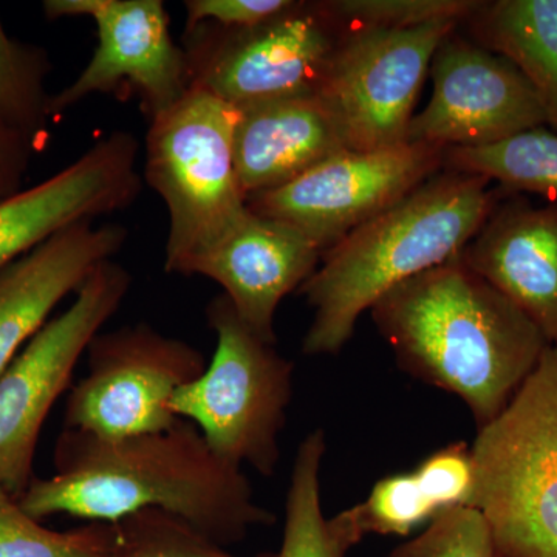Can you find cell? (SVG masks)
<instances>
[{"label":"cell","instance_id":"obj_15","mask_svg":"<svg viewBox=\"0 0 557 557\" xmlns=\"http://www.w3.org/2000/svg\"><path fill=\"white\" fill-rule=\"evenodd\" d=\"M321 251L278 220L249 211L239 226L194 260L185 276L218 282L256 335L276 344L278 304L317 271Z\"/></svg>","mask_w":557,"mask_h":557},{"label":"cell","instance_id":"obj_13","mask_svg":"<svg viewBox=\"0 0 557 557\" xmlns=\"http://www.w3.org/2000/svg\"><path fill=\"white\" fill-rule=\"evenodd\" d=\"M431 72L434 91L410 121L406 143L474 149L545 126L541 101L522 72L456 32L440 44Z\"/></svg>","mask_w":557,"mask_h":557},{"label":"cell","instance_id":"obj_23","mask_svg":"<svg viewBox=\"0 0 557 557\" xmlns=\"http://www.w3.org/2000/svg\"><path fill=\"white\" fill-rule=\"evenodd\" d=\"M50 70L42 47L11 39L0 21V127L27 141L35 152L49 138Z\"/></svg>","mask_w":557,"mask_h":557},{"label":"cell","instance_id":"obj_18","mask_svg":"<svg viewBox=\"0 0 557 557\" xmlns=\"http://www.w3.org/2000/svg\"><path fill=\"white\" fill-rule=\"evenodd\" d=\"M344 149L338 124L318 95L239 109L234 160L247 200L288 185Z\"/></svg>","mask_w":557,"mask_h":557},{"label":"cell","instance_id":"obj_29","mask_svg":"<svg viewBox=\"0 0 557 557\" xmlns=\"http://www.w3.org/2000/svg\"><path fill=\"white\" fill-rule=\"evenodd\" d=\"M33 153L27 141L0 127V201L21 193Z\"/></svg>","mask_w":557,"mask_h":557},{"label":"cell","instance_id":"obj_3","mask_svg":"<svg viewBox=\"0 0 557 557\" xmlns=\"http://www.w3.org/2000/svg\"><path fill=\"white\" fill-rule=\"evenodd\" d=\"M505 194L485 177L446 170L322 252L298 292L314 311L304 355H338L364 311L460 255Z\"/></svg>","mask_w":557,"mask_h":557},{"label":"cell","instance_id":"obj_28","mask_svg":"<svg viewBox=\"0 0 557 557\" xmlns=\"http://www.w3.org/2000/svg\"><path fill=\"white\" fill-rule=\"evenodd\" d=\"M293 0H186V27L209 24L226 28H248L281 16Z\"/></svg>","mask_w":557,"mask_h":557},{"label":"cell","instance_id":"obj_16","mask_svg":"<svg viewBox=\"0 0 557 557\" xmlns=\"http://www.w3.org/2000/svg\"><path fill=\"white\" fill-rule=\"evenodd\" d=\"M557 347V201L505 194L460 252Z\"/></svg>","mask_w":557,"mask_h":557},{"label":"cell","instance_id":"obj_14","mask_svg":"<svg viewBox=\"0 0 557 557\" xmlns=\"http://www.w3.org/2000/svg\"><path fill=\"white\" fill-rule=\"evenodd\" d=\"M138 152L131 132H112L53 177L0 201V270L75 223L134 203Z\"/></svg>","mask_w":557,"mask_h":557},{"label":"cell","instance_id":"obj_6","mask_svg":"<svg viewBox=\"0 0 557 557\" xmlns=\"http://www.w3.org/2000/svg\"><path fill=\"white\" fill-rule=\"evenodd\" d=\"M207 319L214 355L199 379L175 392L171 412L199 429L223 460L273 478L295 364L256 335L223 293L208 304Z\"/></svg>","mask_w":557,"mask_h":557},{"label":"cell","instance_id":"obj_8","mask_svg":"<svg viewBox=\"0 0 557 557\" xmlns=\"http://www.w3.org/2000/svg\"><path fill=\"white\" fill-rule=\"evenodd\" d=\"M336 27L321 3L309 2L256 27H186L189 87L237 109L317 95L338 44Z\"/></svg>","mask_w":557,"mask_h":557},{"label":"cell","instance_id":"obj_27","mask_svg":"<svg viewBox=\"0 0 557 557\" xmlns=\"http://www.w3.org/2000/svg\"><path fill=\"white\" fill-rule=\"evenodd\" d=\"M388 557H496L490 525L474 507L442 512L426 530Z\"/></svg>","mask_w":557,"mask_h":557},{"label":"cell","instance_id":"obj_19","mask_svg":"<svg viewBox=\"0 0 557 557\" xmlns=\"http://www.w3.org/2000/svg\"><path fill=\"white\" fill-rule=\"evenodd\" d=\"M482 47L507 58L536 91L557 134V0L483 2L468 20Z\"/></svg>","mask_w":557,"mask_h":557},{"label":"cell","instance_id":"obj_25","mask_svg":"<svg viewBox=\"0 0 557 557\" xmlns=\"http://www.w3.org/2000/svg\"><path fill=\"white\" fill-rule=\"evenodd\" d=\"M108 545V523L50 530L0 486V557H104Z\"/></svg>","mask_w":557,"mask_h":557},{"label":"cell","instance_id":"obj_24","mask_svg":"<svg viewBox=\"0 0 557 557\" xmlns=\"http://www.w3.org/2000/svg\"><path fill=\"white\" fill-rule=\"evenodd\" d=\"M104 557H240L231 555L186 520L160 509H143L108 523ZM251 557H276L262 553Z\"/></svg>","mask_w":557,"mask_h":557},{"label":"cell","instance_id":"obj_12","mask_svg":"<svg viewBox=\"0 0 557 557\" xmlns=\"http://www.w3.org/2000/svg\"><path fill=\"white\" fill-rule=\"evenodd\" d=\"M47 20L89 16L98 46L75 83L51 95V119L90 95L132 91L148 120L177 104L189 90L188 62L170 32L161 0H47Z\"/></svg>","mask_w":557,"mask_h":557},{"label":"cell","instance_id":"obj_17","mask_svg":"<svg viewBox=\"0 0 557 557\" xmlns=\"http://www.w3.org/2000/svg\"><path fill=\"white\" fill-rule=\"evenodd\" d=\"M119 223H75L0 270V375L102 262L124 247Z\"/></svg>","mask_w":557,"mask_h":557},{"label":"cell","instance_id":"obj_22","mask_svg":"<svg viewBox=\"0 0 557 557\" xmlns=\"http://www.w3.org/2000/svg\"><path fill=\"white\" fill-rule=\"evenodd\" d=\"M327 442L314 429L300 442L285 498V525L276 557H347L350 549L332 533L322 511L321 469Z\"/></svg>","mask_w":557,"mask_h":557},{"label":"cell","instance_id":"obj_10","mask_svg":"<svg viewBox=\"0 0 557 557\" xmlns=\"http://www.w3.org/2000/svg\"><path fill=\"white\" fill-rule=\"evenodd\" d=\"M457 25L341 33L317 95L332 112L348 150L369 152L406 143L435 51Z\"/></svg>","mask_w":557,"mask_h":557},{"label":"cell","instance_id":"obj_7","mask_svg":"<svg viewBox=\"0 0 557 557\" xmlns=\"http://www.w3.org/2000/svg\"><path fill=\"white\" fill-rule=\"evenodd\" d=\"M132 276L108 260L75 293L72 306L50 319L0 375V486L20 500L30 486L36 448L54 403L91 339L129 293Z\"/></svg>","mask_w":557,"mask_h":557},{"label":"cell","instance_id":"obj_20","mask_svg":"<svg viewBox=\"0 0 557 557\" xmlns=\"http://www.w3.org/2000/svg\"><path fill=\"white\" fill-rule=\"evenodd\" d=\"M443 168L497 182L507 194L557 201V134L545 126L483 148L446 149Z\"/></svg>","mask_w":557,"mask_h":557},{"label":"cell","instance_id":"obj_26","mask_svg":"<svg viewBox=\"0 0 557 557\" xmlns=\"http://www.w3.org/2000/svg\"><path fill=\"white\" fill-rule=\"evenodd\" d=\"M336 24L357 27L416 28L471 20L478 0H335L319 2Z\"/></svg>","mask_w":557,"mask_h":557},{"label":"cell","instance_id":"obj_9","mask_svg":"<svg viewBox=\"0 0 557 557\" xmlns=\"http://www.w3.org/2000/svg\"><path fill=\"white\" fill-rule=\"evenodd\" d=\"M86 354L89 370L70 387L64 429L106 438L172 426V397L207 368L199 348L146 322L98 333Z\"/></svg>","mask_w":557,"mask_h":557},{"label":"cell","instance_id":"obj_21","mask_svg":"<svg viewBox=\"0 0 557 557\" xmlns=\"http://www.w3.org/2000/svg\"><path fill=\"white\" fill-rule=\"evenodd\" d=\"M445 509L417 469L388 475L375 483L361 504L329 519L332 533L351 549L369 534L409 536L416 528L431 523Z\"/></svg>","mask_w":557,"mask_h":557},{"label":"cell","instance_id":"obj_1","mask_svg":"<svg viewBox=\"0 0 557 557\" xmlns=\"http://www.w3.org/2000/svg\"><path fill=\"white\" fill-rule=\"evenodd\" d=\"M20 504L36 520L64 515L91 523L160 509L222 547L276 523L242 468L220 458L183 418L163 431L121 438L64 429L53 474L33 479Z\"/></svg>","mask_w":557,"mask_h":557},{"label":"cell","instance_id":"obj_5","mask_svg":"<svg viewBox=\"0 0 557 557\" xmlns=\"http://www.w3.org/2000/svg\"><path fill=\"white\" fill-rule=\"evenodd\" d=\"M239 109L189 87L149 121L145 180L170 214L164 270L183 274L230 236L249 209L234 160Z\"/></svg>","mask_w":557,"mask_h":557},{"label":"cell","instance_id":"obj_2","mask_svg":"<svg viewBox=\"0 0 557 557\" xmlns=\"http://www.w3.org/2000/svg\"><path fill=\"white\" fill-rule=\"evenodd\" d=\"M370 311L399 369L461 398L478 429L507 408L549 347L460 255L388 289Z\"/></svg>","mask_w":557,"mask_h":557},{"label":"cell","instance_id":"obj_4","mask_svg":"<svg viewBox=\"0 0 557 557\" xmlns=\"http://www.w3.org/2000/svg\"><path fill=\"white\" fill-rule=\"evenodd\" d=\"M472 507L496 557H557V347L496 418L478 429Z\"/></svg>","mask_w":557,"mask_h":557},{"label":"cell","instance_id":"obj_11","mask_svg":"<svg viewBox=\"0 0 557 557\" xmlns=\"http://www.w3.org/2000/svg\"><path fill=\"white\" fill-rule=\"evenodd\" d=\"M445 150L423 143L344 149L288 185L249 197L255 214L292 226L322 252L438 174Z\"/></svg>","mask_w":557,"mask_h":557}]
</instances>
